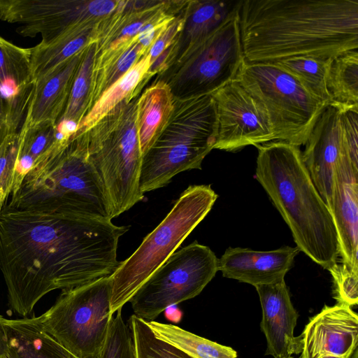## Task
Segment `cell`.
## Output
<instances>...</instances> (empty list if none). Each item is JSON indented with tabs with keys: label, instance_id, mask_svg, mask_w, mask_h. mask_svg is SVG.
<instances>
[{
	"label": "cell",
	"instance_id": "cell-28",
	"mask_svg": "<svg viewBox=\"0 0 358 358\" xmlns=\"http://www.w3.org/2000/svg\"><path fill=\"white\" fill-rule=\"evenodd\" d=\"M154 334L192 358H236L233 348L201 337L178 326L157 321L146 322Z\"/></svg>",
	"mask_w": 358,
	"mask_h": 358
},
{
	"label": "cell",
	"instance_id": "cell-25",
	"mask_svg": "<svg viewBox=\"0 0 358 358\" xmlns=\"http://www.w3.org/2000/svg\"><path fill=\"white\" fill-rule=\"evenodd\" d=\"M148 51L136 37L113 50L96 55L89 110L102 94L122 78Z\"/></svg>",
	"mask_w": 358,
	"mask_h": 358
},
{
	"label": "cell",
	"instance_id": "cell-11",
	"mask_svg": "<svg viewBox=\"0 0 358 358\" xmlns=\"http://www.w3.org/2000/svg\"><path fill=\"white\" fill-rule=\"evenodd\" d=\"M218 271V259L197 241L177 250L130 299L134 315L153 321L170 306L199 295Z\"/></svg>",
	"mask_w": 358,
	"mask_h": 358
},
{
	"label": "cell",
	"instance_id": "cell-6",
	"mask_svg": "<svg viewBox=\"0 0 358 358\" xmlns=\"http://www.w3.org/2000/svg\"><path fill=\"white\" fill-rule=\"evenodd\" d=\"M138 95L123 100L88 131V156L104 187L111 218L142 201L143 161L137 128Z\"/></svg>",
	"mask_w": 358,
	"mask_h": 358
},
{
	"label": "cell",
	"instance_id": "cell-4",
	"mask_svg": "<svg viewBox=\"0 0 358 358\" xmlns=\"http://www.w3.org/2000/svg\"><path fill=\"white\" fill-rule=\"evenodd\" d=\"M10 195L4 205L17 210L112 220L103 185L89 159L87 131L56 141Z\"/></svg>",
	"mask_w": 358,
	"mask_h": 358
},
{
	"label": "cell",
	"instance_id": "cell-24",
	"mask_svg": "<svg viewBox=\"0 0 358 358\" xmlns=\"http://www.w3.org/2000/svg\"><path fill=\"white\" fill-rule=\"evenodd\" d=\"M96 24L80 26L49 44L38 43L30 48L31 72L35 87L41 85L57 68L76 53L95 43Z\"/></svg>",
	"mask_w": 358,
	"mask_h": 358
},
{
	"label": "cell",
	"instance_id": "cell-31",
	"mask_svg": "<svg viewBox=\"0 0 358 358\" xmlns=\"http://www.w3.org/2000/svg\"><path fill=\"white\" fill-rule=\"evenodd\" d=\"M12 81L21 90L35 89L31 49L18 47L0 36V83Z\"/></svg>",
	"mask_w": 358,
	"mask_h": 358
},
{
	"label": "cell",
	"instance_id": "cell-21",
	"mask_svg": "<svg viewBox=\"0 0 358 358\" xmlns=\"http://www.w3.org/2000/svg\"><path fill=\"white\" fill-rule=\"evenodd\" d=\"M240 2L241 1L188 0L175 62L217 31L237 12Z\"/></svg>",
	"mask_w": 358,
	"mask_h": 358
},
{
	"label": "cell",
	"instance_id": "cell-29",
	"mask_svg": "<svg viewBox=\"0 0 358 358\" xmlns=\"http://www.w3.org/2000/svg\"><path fill=\"white\" fill-rule=\"evenodd\" d=\"M331 60V58L303 56L288 58L273 64L294 76L313 96L329 105L331 98L327 90V78Z\"/></svg>",
	"mask_w": 358,
	"mask_h": 358
},
{
	"label": "cell",
	"instance_id": "cell-40",
	"mask_svg": "<svg viewBox=\"0 0 358 358\" xmlns=\"http://www.w3.org/2000/svg\"><path fill=\"white\" fill-rule=\"evenodd\" d=\"M3 206V205H0V216H1V209H2Z\"/></svg>",
	"mask_w": 358,
	"mask_h": 358
},
{
	"label": "cell",
	"instance_id": "cell-37",
	"mask_svg": "<svg viewBox=\"0 0 358 358\" xmlns=\"http://www.w3.org/2000/svg\"><path fill=\"white\" fill-rule=\"evenodd\" d=\"M329 272L334 282V298L338 303L350 307L358 303V274L336 264Z\"/></svg>",
	"mask_w": 358,
	"mask_h": 358
},
{
	"label": "cell",
	"instance_id": "cell-35",
	"mask_svg": "<svg viewBox=\"0 0 358 358\" xmlns=\"http://www.w3.org/2000/svg\"><path fill=\"white\" fill-rule=\"evenodd\" d=\"M55 133L56 124L50 122H44L29 129H21L17 156L29 157L36 164L56 142Z\"/></svg>",
	"mask_w": 358,
	"mask_h": 358
},
{
	"label": "cell",
	"instance_id": "cell-30",
	"mask_svg": "<svg viewBox=\"0 0 358 358\" xmlns=\"http://www.w3.org/2000/svg\"><path fill=\"white\" fill-rule=\"evenodd\" d=\"M96 56L95 43H91L84 49L66 106L57 124L62 120H71L79 125L87 113Z\"/></svg>",
	"mask_w": 358,
	"mask_h": 358
},
{
	"label": "cell",
	"instance_id": "cell-5",
	"mask_svg": "<svg viewBox=\"0 0 358 358\" xmlns=\"http://www.w3.org/2000/svg\"><path fill=\"white\" fill-rule=\"evenodd\" d=\"M217 134L216 107L210 94L174 97L168 123L143 156L142 194L166 185L180 172L201 169L203 159L214 149Z\"/></svg>",
	"mask_w": 358,
	"mask_h": 358
},
{
	"label": "cell",
	"instance_id": "cell-17",
	"mask_svg": "<svg viewBox=\"0 0 358 358\" xmlns=\"http://www.w3.org/2000/svg\"><path fill=\"white\" fill-rule=\"evenodd\" d=\"M262 308L261 329L267 348L265 355L288 358L302 352V336H295L299 315L293 306L285 280L255 287Z\"/></svg>",
	"mask_w": 358,
	"mask_h": 358
},
{
	"label": "cell",
	"instance_id": "cell-10",
	"mask_svg": "<svg viewBox=\"0 0 358 358\" xmlns=\"http://www.w3.org/2000/svg\"><path fill=\"white\" fill-rule=\"evenodd\" d=\"M238 10L157 77L168 84L174 97L210 94L235 79L245 61Z\"/></svg>",
	"mask_w": 358,
	"mask_h": 358
},
{
	"label": "cell",
	"instance_id": "cell-41",
	"mask_svg": "<svg viewBox=\"0 0 358 358\" xmlns=\"http://www.w3.org/2000/svg\"><path fill=\"white\" fill-rule=\"evenodd\" d=\"M288 358H294L293 357H288ZM299 358H302L301 356H300Z\"/></svg>",
	"mask_w": 358,
	"mask_h": 358
},
{
	"label": "cell",
	"instance_id": "cell-13",
	"mask_svg": "<svg viewBox=\"0 0 358 358\" xmlns=\"http://www.w3.org/2000/svg\"><path fill=\"white\" fill-rule=\"evenodd\" d=\"M210 95L217 119L214 149L234 152L275 141L265 108L236 79Z\"/></svg>",
	"mask_w": 358,
	"mask_h": 358
},
{
	"label": "cell",
	"instance_id": "cell-19",
	"mask_svg": "<svg viewBox=\"0 0 358 358\" xmlns=\"http://www.w3.org/2000/svg\"><path fill=\"white\" fill-rule=\"evenodd\" d=\"M171 1H119L115 10L95 27L96 55L135 38Z\"/></svg>",
	"mask_w": 358,
	"mask_h": 358
},
{
	"label": "cell",
	"instance_id": "cell-9",
	"mask_svg": "<svg viewBox=\"0 0 358 358\" xmlns=\"http://www.w3.org/2000/svg\"><path fill=\"white\" fill-rule=\"evenodd\" d=\"M109 276L63 289L38 317L44 330L78 358L100 357L112 316Z\"/></svg>",
	"mask_w": 358,
	"mask_h": 358
},
{
	"label": "cell",
	"instance_id": "cell-12",
	"mask_svg": "<svg viewBox=\"0 0 358 358\" xmlns=\"http://www.w3.org/2000/svg\"><path fill=\"white\" fill-rule=\"evenodd\" d=\"M118 0H0V20L20 24L24 37L41 34L47 45L80 26L94 24L112 13Z\"/></svg>",
	"mask_w": 358,
	"mask_h": 358
},
{
	"label": "cell",
	"instance_id": "cell-15",
	"mask_svg": "<svg viewBox=\"0 0 358 358\" xmlns=\"http://www.w3.org/2000/svg\"><path fill=\"white\" fill-rule=\"evenodd\" d=\"M301 336L302 358H350L357 350L358 316L348 305H325Z\"/></svg>",
	"mask_w": 358,
	"mask_h": 358
},
{
	"label": "cell",
	"instance_id": "cell-26",
	"mask_svg": "<svg viewBox=\"0 0 358 358\" xmlns=\"http://www.w3.org/2000/svg\"><path fill=\"white\" fill-rule=\"evenodd\" d=\"M148 53L102 94L80 122L75 136L88 131L123 100L138 95L144 84L151 78L148 76L150 58Z\"/></svg>",
	"mask_w": 358,
	"mask_h": 358
},
{
	"label": "cell",
	"instance_id": "cell-38",
	"mask_svg": "<svg viewBox=\"0 0 358 358\" xmlns=\"http://www.w3.org/2000/svg\"><path fill=\"white\" fill-rule=\"evenodd\" d=\"M19 132L8 105L0 95V150L7 141Z\"/></svg>",
	"mask_w": 358,
	"mask_h": 358
},
{
	"label": "cell",
	"instance_id": "cell-8",
	"mask_svg": "<svg viewBox=\"0 0 358 358\" xmlns=\"http://www.w3.org/2000/svg\"><path fill=\"white\" fill-rule=\"evenodd\" d=\"M235 79L265 108L275 141L305 145L328 104L311 94L292 74L272 63L245 61Z\"/></svg>",
	"mask_w": 358,
	"mask_h": 358
},
{
	"label": "cell",
	"instance_id": "cell-3",
	"mask_svg": "<svg viewBox=\"0 0 358 358\" xmlns=\"http://www.w3.org/2000/svg\"><path fill=\"white\" fill-rule=\"evenodd\" d=\"M257 148L256 179L289 227L299 251L329 271L338 264L337 232L299 147L275 141Z\"/></svg>",
	"mask_w": 358,
	"mask_h": 358
},
{
	"label": "cell",
	"instance_id": "cell-22",
	"mask_svg": "<svg viewBox=\"0 0 358 358\" xmlns=\"http://www.w3.org/2000/svg\"><path fill=\"white\" fill-rule=\"evenodd\" d=\"M7 358H78L43 328L38 317L5 319Z\"/></svg>",
	"mask_w": 358,
	"mask_h": 358
},
{
	"label": "cell",
	"instance_id": "cell-20",
	"mask_svg": "<svg viewBox=\"0 0 358 358\" xmlns=\"http://www.w3.org/2000/svg\"><path fill=\"white\" fill-rule=\"evenodd\" d=\"M84 49L57 68L41 85L35 87L22 129L44 122L57 124L66 106Z\"/></svg>",
	"mask_w": 358,
	"mask_h": 358
},
{
	"label": "cell",
	"instance_id": "cell-27",
	"mask_svg": "<svg viewBox=\"0 0 358 358\" xmlns=\"http://www.w3.org/2000/svg\"><path fill=\"white\" fill-rule=\"evenodd\" d=\"M329 105L341 111L358 110V51L350 50L332 59L327 78Z\"/></svg>",
	"mask_w": 358,
	"mask_h": 358
},
{
	"label": "cell",
	"instance_id": "cell-39",
	"mask_svg": "<svg viewBox=\"0 0 358 358\" xmlns=\"http://www.w3.org/2000/svg\"><path fill=\"white\" fill-rule=\"evenodd\" d=\"M8 343L5 318L0 315V358H7Z\"/></svg>",
	"mask_w": 358,
	"mask_h": 358
},
{
	"label": "cell",
	"instance_id": "cell-16",
	"mask_svg": "<svg viewBox=\"0 0 358 358\" xmlns=\"http://www.w3.org/2000/svg\"><path fill=\"white\" fill-rule=\"evenodd\" d=\"M358 165L345 152L333 171L332 215L343 268L358 274Z\"/></svg>",
	"mask_w": 358,
	"mask_h": 358
},
{
	"label": "cell",
	"instance_id": "cell-36",
	"mask_svg": "<svg viewBox=\"0 0 358 358\" xmlns=\"http://www.w3.org/2000/svg\"><path fill=\"white\" fill-rule=\"evenodd\" d=\"M20 148L19 133L7 141L0 150V205L10 195Z\"/></svg>",
	"mask_w": 358,
	"mask_h": 358
},
{
	"label": "cell",
	"instance_id": "cell-18",
	"mask_svg": "<svg viewBox=\"0 0 358 358\" xmlns=\"http://www.w3.org/2000/svg\"><path fill=\"white\" fill-rule=\"evenodd\" d=\"M299 252L297 247L290 246L269 251L229 247L218 259V271L224 278L255 287L275 284L285 280Z\"/></svg>",
	"mask_w": 358,
	"mask_h": 358
},
{
	"label": "cell",
	"instance_id": "cell-7",
	"mask_svg": "<svg viewBox=\"0 0 358 358\" xmlns=\"http://www.w3.org/2000/svg\"><path fill=\"white\" fill-rule=\"evenodd\" d=\"M217 194L210 185H194L182 192L165 218L136 251L109 276L110 314L129 301L140 287L174 253L213 208Z\"/></svg>",
	"mask_w": 358,
	"mask_h": 358
},
{
	"label": "cell",
	"instance_id": "cell-23",
	"mask_svg": "<svg viewBox=\"0 0 358 358\" xmlns=\"http://www.w3.org/2000/svg\"><path fill=\"white\" fill-rule=\"evenodd\" d=\"M174 96L168 84L157 79L136 101V128L143 156L164 130L173 109Z\"/></svg>",
	"mask_w": 358,
	"mask_h": 358
},
{
	"label": "cell",
	"instance_id": "cell-1",
	"mask_svg": "<svg viewBox=\"0 0 358 358\" xmlns=\"http://www.w3.org/2000/svg\"><path fill=\"white\" fill-rule=\"evenodd\" d=\"M129 229L111 220L17 210L3 204L0 216V268L8 303L26 317L55 289L109 276L120 238Z\"/></svg>",
	"mask_w": 358,
	"mask_h": 358
},
{
	"label": "cell",
	"instance_id": "cell-2",
	"mask_svg": "<svg viewBox=\"0 0 358 358\" xmlns=\"http://www.w3.org/2000/svg\"><path fill=\"white\" fill-rule=\"evenodd\" d=\"M238 17L246 63L358 49V0H243Z\"/></svg>",
	"mask_w": 358,
	"mask_h": 358
},
{
	"label": "cell",
	"instance_id": "cell-34",
	"mask_svg": "<svg viewBox=\"0 0 358 358\" xmlns=\"http://www.w3.org/2000/svg\"><path fill=\"white\" fill-rule=\"evenodd\" d=\"M110 317L99 358H136L134 338L122 308Z\"/></svg>",
	"mask_w": 358,
	"mask_h": 358
},
{
	"label": "cell",
	"instance_id": "cell-33",
	"mask_svg": "<svg viewBox=\"0 0 358 358\" xmlns=\"http://www.w3.org/2000/svg\"><path fill=\"white\" fill-rule=\"evenodd\" d=\"M127 323L132 332L136 358H192L173 345L157 338L144 320L133 314Z\"/></svg>",
	"mask_w": 358,
	"mask_h": 358
},
{
	"label": "cell",
	"instance_id": "cell-14",
	"mask_svg": "<svg viewBox=\"0 0 358 358\" xmlns=\"http://www.w3.org/2000/svg\"><path fill=\"white\" fill-rule=\"evenodd\" d=\"M302 157L312 180L330 211L332 208L334 168L349 152L355 164L358 157L351 151L342 120V111L328 105L319 117L306 143Z\"/></svg>",
	"mask_w": 358,
	"mask_h": 358
},
{
	"label": "cell",
	"instance_id": "cell-32",
	"mask_svg": "<svg viewBox=\"0 0 358 358\" xmlns=\"http://www.w3.org/2000/svg\"><path fill=\"white\" fill-rule=\"evenodd\" d=\"M186 5L154 41L148 51V76L150 78L155 74L162 75L176 61L179 38L185 22Z\"/></svg>",
	"mask_w": 358,
	"mask_h": 358
}]
</instances>
